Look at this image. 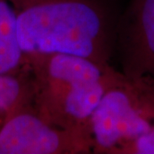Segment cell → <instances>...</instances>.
Returning a JSON list of instances; mask_svg holds the SVG:
<instances>
[{
  "instance_id": "cell-1",
  "label": "cell",
  "mask_w": 154,
  "mask_h": 154,
  "mask_svg": "<svg viewBox=\"0 0 154 154\" xmlns=\"http://www.w3.org/2000/svg\"><path fill=\"white\" fill-rule=\"evenodd\" d=\"M27 58L72 54L109 63L118 15L100 0H9Z\"/></svg>"
},
{
  "instance_id": "cell-2",
  "label": "cell",
  "mask_w": 154,
  "mask_h": 154,
  "mask_svg": "<svg viewBox=\"0 0 154 154\" xmlns=\"http://www.w3.org/2000/svg\"><path fill=\"white\" fill-rule=\"evenodd\" d=\"M27 62L33 73L35 111L51 124L87 140L89 118L119 70L110 63L72 54L30 57Z\"/></svg>"
},
{
  "instance_id": "cell-3",
  "label": "cell",
  "mask_w": 154,
  "mask_h": 154,
  "mask_svg": "<svg viewBox=\"0 0 154 154\" xmlns=\"http://www.w3.org/2000/svg\"><path fill=\"white\" fill-rule=\"evenodd\" d=\"M153 125L154 88L119 71L87 123L90 153L125 154Z\"/></svg>"
},
{
  "instance_id": "cell-4",
  "label": "cell",
  "mask_w": 154,
  "mask_h": 154,
  "mask_svg": "<svg viewBox=\"0 0 154 154\" xmlns=\"http://www.w3.org/2000/svg\"><path fill=\"white\" fill-rule=\"evenodd\" d=\"M114 52L123 75L154 88V0H129L117 20Z\"/></svg>"
},
{
  "instance_id": "cell-5",
  "label": "cell",
  "mask_w": 154,
  "mask_h": 154,
  "mask_svg": "<svg viewBox=\"0 0 154 154\" xmlns=\"http://www.w3.org/2000/svg\"><path fill=\"white\" fill-rule=\"evenodd\" d=\"M90 153L80 134L57 127L33 112L18 109L0 126V154Z\"/></svg>"
},
{
  "instance_id": "cell-6",
  "label": "cell",
  "mask_w": 154,
  "mask_h": 154,
  "mask_svg": "<svg viewBox=\"0 0 154 154\" xmlns=\"http://www.w3.org/2000/svg\"><path fill=\"white\" fill-rule=\"evenodd\" d=\"M27 62L18 44L15 14L9 0H0V74L16 72Z\"/></svg>"
},
{
  "instance_id": "cell-7",
  "label": "cell",
  "mask_w": 154,
  "mask_h": 154,
  "mask_svg": "<svg viewBox=\"0 0 154 154\" xmlns=\"http://www.w3.org/2000/svg\"><path fill=\"white\" fill-rule=\"evenodd\" d=\"M31 88L16 72L0 74V118L6 120L20 109Z\"/></svg>"
},
{
  "instance_id": "cell-8",
  "label": "cell",
  "mask_w": 154,
  "mask_h": 154,
  "mask_svg": "<svg viewBox=\"0 0 154 154\" xmlns=\"http://www.w3.org/2000/svg\"><path fill=\"white\" fill-rule=\"evenodd\" d=\"M125 154H154V125L146 134L129 146Z\"/></svg>"
}]
</instances>
